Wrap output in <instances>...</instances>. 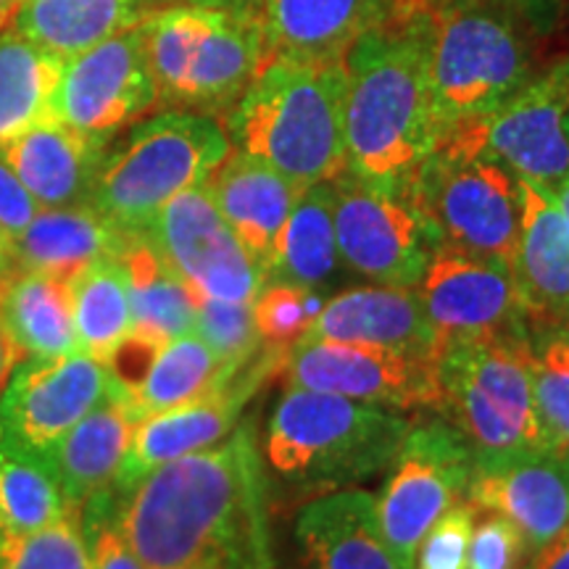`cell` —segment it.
I'll return each instance as SVG.
<instances>
[{
	"instance_id": "1",
	"label": "cell",
	"mask_w": 569,
	"mask_h": 569,
	"mask_svg": "<svg viewBox=\"0 0 569 569\" xmlns=\"http://www.w3.org/2000/svg\"><path fill=\"white\" fill-rule=\"evenodd\" d=\"M111 519L146 569H267L251 432L153 469L111 498Z\"/></svg>"
},
{
	"instance_id": "2",
	"label": "cell",
	"mask_w": 569,
	"mask_h": 569,
	"mask_svg": "<svg viewBox=\"0 0 569 569\" xmlns=\"http://www.w3.org/2000/svg\"><path fill=\"white\" fill-rule=\"evenodd\" d=\"M343 63L346 172L403 193L440 142L419 0H401L393 17L348 48Z\"/></svg>"
},
{
	"instance_id": "3",
	"label": "cell",
	"mask_w": 569,
	"mask_h": 569,
	"mask_svg": "<svg viewBox=\"0 0 569 569\" xmlns=\"http://www.w3.org/2000/svg\"><path fill=\"white\" fill-rule=\"evenodd\" d=\"M343 59L272 56L224 113L234 151L306 190L346 172Z\"/></svg>"
},
{
	"instance_id": "4",
	"label": "cell",
	"mask_w": 569,
	"mask_h": 569,
	"mask_svg": "<svg viewBox=\"0 0 569 569\" xmlns=\"http://www.w3.org/2000/svg\"><path fill=\"white\" fill-rule=\"evenodd\" d=\"M440 140L507 103L536 74V34L480 0H419Z\"/></svg>"
},
{
	"instance_id": "5",
	"label": "cell",
	"mask_w": 569,
	"mask_h": 569,
	"mask_svg": "<svg viewBox=\"0 0 569 569\" xmlns=\"http://www.w3.org/2000/svg\"><path fill=\"white\" fill-rule=\"evenodd\" d=\"M138 30L163 111L224 117L267 61L256 9L163 6Z\"/></svg>"
},
{
	"instance_id": "6",
	"label": "cell",
	"mask_w": 569,
	"mask_h": 569,
	"mask_svg": "<svg viewBox=\"0 0 569 569\" xmlns=\"http://www.w3.org/2000/svg\"><path fill=\"white\" fill-rule=\"evenodd\" d=\"M409 422L353 398L288 388L267 427V461L303 490H340L390 467Z\"/></svg>"
},
{
	"instance_id": "7",
	"label": "cell",
	"mask_w": 569,
	"mask_h": 569,
	"mask_svg": "<svg viewBox=\"0 0 569 569\" xmlns=\"http://www.w3.org/2000/svg\"><path fill=\"white\" fill-rule=\"evenodd\" d=\"M230 153L217 117L167 109L109 142L88 203L122 232L142 234L163 206L203 184Z\"/></svg>"
},
{
	"instance_id": "8",
	"label": "cell",
	"mask_w": 569,
	"mask_h": 569,
	"mask_svg": "<svg viewBox=\"0 0 569 569\" xmlns=\"http://www.w3.org/2000/svg\"><path fill=\"white\" fill-rule=\"evenodd\" d=\"M530 332L446 348L436 359L438 415L465 436L475 457L549 451L532 396Z\"/></svg>"
},
{
	"instance_id": "9",
	"label": "cell",
	"mask_w": 569,
	"mask_h": 569,
	"mask_svg": "<svg viewBox=\"0 0 569 569\" xmlns=\"http://www.w3.org/2000/svg\"><path fill=\"white\" fill-rule=\"evenodd\" d=\"M438 246L515 267L519 246V177L478 148L443 138L403 190Z\"/></svg>"
},
{
	"instance_id": "10",
	"label": "cell",
	"mask_w": 569,
	"mask_h": 569,
	"mask_svg": "<svg viewBox=\"0 0 569 569\" xmlns=\"http://www.w3.org/2000/svg\"><path fill=\"white\" fill-rule=\"evenodd\" d=\"M386 490L377 498V519L386 543L403 569H415L417 549L438 517L467 501L475 451L451 422L425 419L409 425Z\"/></svg>"
},
{
	"instance_id": "11",
	"label": "cell",
	"mask_w": 569,
	"mask_h": 569,
	"mask_svg": "<svg viewBox=\"0 0 569 569\" xmlns=\"http://www.w3.org/2000/svg\"><path fill=\"white\" fill-rule=\"evenodd\" d=\"M446 138L503 161L553 190L569 174V56L536 71L507 103Z\"/></svg>"
},
{
	"instance_id": "12",
	"label": "cell",
	"mask_w": 569,
	"mask_h": 569,
	"mask_svg": "<svg viewBox=\"0 0 569 569\" xmlns=\"http://www.w3.org/2000/svg\"><path fill=\"white\" fill-rule=\"evenodd\" d=\"M336 190L338 256L348 269L377 284L417 288L438 240L403 193L380 190L340 172Z\"/></svg>"
},
{
	"instance_id": "13",
	"label": "cell",
	"mask_w": 569,
	"mask_h": 569,
	"mask_svg": "<svg viewBox=\"0 0 569 569\" xmlns=\"http://www.w3.org/2000/svg\"><path fill=\"white\" fill-rule=\"evenodd\" d=\"M111 393V367L96 356H24L0 390V440L48 459L71 427Z\"/></svg>"
},
{
	"instance_id": "14",
	"label": "cell",
	"mask_w": 569,
	"mask_h": 569,
	"mask_svg": "<svg viewBox=\"0 0 569 569\" xmlns=\"http://www.w3.org/2000/svg\"><path fill=\"white\" fill-rule=\"evenodd\" d=\"M153 109L159 92L138 27L63 61L53 117L84 138L109 146Z\"/></svg>"
},
{
	"instance_id": "15",
	"label": "cell",
	"mask_w": 569,
	"mask_h": 569,
	"mask_svg": "<svg viewBox=\"0 0 569 569\" xmlns=\"http://www.w3.org/2000/svg\"><path fill=\"white\" fill-rule=\"evenodd\" d=\"M142 238L201 298L253 301L267 284L264 269L224 222L203 184L172 198Z\"/></svg>"
},
{
	"instance_id": "16",
	"label": "cell",
	"mask_w": 569,
	"mask_h": 569,
	"mask_svg": "<svg viewBox=\"0 0 569 569\" xmlns=\"http://www.w3.org/2000/svg\"><path fill=\"white\" fill-rule=\"evenodd\" d=\"M417 296L436 336V359L467 340L528 330L511 269L451 246L432 251Z\"/></svg>"
},
{
	"instance_id": "17",
	"label": "cell",
	"mask_w": 569,
	"mask_h": 569,
	"mask_svg": "<svg viewBox=\"0 0 569 569\" xmlns=\"http://www.w3.org/2000/svg\"><path fill=\"white\" fill-rule=\"evenodd\" d=\"M288 348L261 351L251 365H246L224 386L213 388L196 401L182 403V407L140 419L134 425L130 448H127L113 490L124 493L161 465L222 443L238 422L240 411L251 401V396L288 361Z\"/></svg>"
},
{
	"instance_id": "18",
	"label": "cell",
	"mask_w": 569,
	"mask_h": 569,
	"mask_svg": "<svg viewBox=\"0 0 569 569\" xmlns=\"http://www.w3.org/2000/svg\"><path fill=\"white\" fill-rule=\"evenodd\" d=\"M290 388L319 390L390 409H438V372L432 359L382 348L301 340L290 348Z\"/></svg>"
},
{
	"instance_id": "19",
	"label": "cell",
	"mask_w": 569,
	"mask_h": 569,
	"mask_svg": "<svg viewBox=\"0 0 569 569\" xmlns=\"http://www.w3.org/2000/svg\"><path fill=\"white\" fill-rule=\"evenodd\" d=\"M467 501L509 519L530 557L569 525V457L553 451L475 457Z\"/></svg>"
},
{
	"instance_id": "20",
	"label": "cell",
	"mask_w": 569,
	"mask_h": 569,
	"mask_svg": "<svg viewBox=\"0 0 569 569\" xmlns=\"http://www.w3.org/2000/svg\"><path fill=\"white\" fill-rule=\"evenodd\" d=\"M519 246L515 284L530 332L569 322V224L553 193L519 177Z\"/></svg>"
},
{
	"instance_id": "21",
	"label": "cell",
	"mask_w": 569,
	"mask_h": 569,
	"mask_svg": "<svg viewBox=\"0 0 569 569\" xmlns=\"http://www.w3.org/2000/svg\"><path fill=\"white\" fill-rule=\"evenodd\" d=\"M301 340L382 348L436 361V336L417 288H353L330 298ZM298 340V343H301Z\"/></svg>"
},
{
	"instance_id": "22",
	"label": "cell",
	"mask_w": 569,
	"mask_h": 569,
	"mask_svg": "<svg viewBox=\"0 0 569 569\" xmlns=\"http://www.w3.org/2000/svg\"><path fill=\"white\" fill-rule=\"evenodd\" d=\"M301 569H403L386 543L377 498L367 490H330L296 517Z\"/></svg>"
},
{
	"instance_id": "23",
	"label": "cell",
	"mask_w": 569,
	"mask_h": 569,
	"mask_svg": "<svg viewBox=\"0 0 569 569\" xmlns=\"http://www.w3.org/2000/svg\"><path fill=\"white\" fill-rule=\"evenodd\" d=\"M401 0H259L267 59H346L348 48L382 21Z\"/></svg>"
},
{
	"instance_id": "24",
	"label": "cell",
	"mask_w": 569,
	"mask_h": 569,
	"mask_svg": "<svg viewBox=\"0 0 569 569\" xmlns=\"http://www.w3.org/2000/svg\"><path fill=\"white\" fill-rule=\"evenodd\" d=\"M203 188L269 280L280 234L303 190L269 163L240 151L227 156Z\"/></svg>"
},
{
	"instance_id": "25",
	"label": "cell",
	"mask_w": 569,
	"mask_h": 569,
	"mask_svg": "<svg viewBox=\"0 0 569 569\" xmlns=\"http://www.w3.org/2000/svg\"><path fill=\"white\" fill-rule=\"evenodd\" d=\"M106 148L48 117L0 146V156L40 209H63L90 201Z\"/></svg>"
},
{
	"instance_id": "26",
	"label": "cell",
	"mask_w": 569,
	"mask_h": 569,
	"mask_svg": "<svg viewBox=\"0 0 569 569\" xmlns=\"http://www.w3.org/2000/svg\"><path fill=\"white\" fill-rule=\"evenodd\" d=\"M132 234L111 224L90 203L40 209L11 240L13 261L21 269L46 272L69 282L101 259H119Z\"/></svg>"
},
{
	"instance_id": "27",
	"label": "cell",
	"mask_w": 569,
	"mask_h": 569,
	"mask_svg": "<svg viewBox=\"0 0 569 569\" xmlns=\"http://www.w3.org/2000/svg\"><path fill=\"white\" fill-rule=\"evenodd\" d=\"M134 425L138 419L111 393L56 443L48 461L71 507L82 509L113 490Z\"/></svg>"
},
{
	"instance_id": "28",
	"label": "cell",
	"mask_w": 569,
	"mask_h": 569,
	"mask_svg": "<svg viewBox=\"0 0 569 569\" xmlns=\"http://www.w3.org/2000/svg\"><path fill=\"white\" fill-rule=\"evenodd\" d=\"M0 327L21 359L80 351L69 282L53 274L13 267L0 277Z\"/></svg>"
},
{
	"instance_id": "29",
	"label": "cell",
	"mask_w": 569,
	"mask_h": 569,
	"mask_svg": "<svg viewBox=\"0 0 569 569\" xmlns=\"http://www.w3.org/2000/svg\"><path fill=\"white\" fill-rule=\"evenodd\" d=\"M148 11L146 0H24L9 30L67 61L134 30Z\"/></svg>"
},
{
	"instance_id": "30",
	"label": "cell",
	"mask_w": 569,
	"mask_h": 569,
	"mask_svg": "<svg viewBox=\"0 0 569 569\" xmlns=\"http://www.w3.org/2000/svg\"><path fill=\"white\" fill-rule=\"evenodd\" d=\"M238 372L240 369L227 367L196 332H188L156 348L138 380L127 388H113V396L140 422L159 411L196 401Z\"/></svg>"
},
{
	"instance_id": "31",
	"label": "cell",
	"mask_w": 569,
	"mask_h": 569,
	"mask_svg": "<svg viewBox=\"0 0 569 569\" xmlns=\"http://www.w3.org/2000/svg\"><path fill=\"white\" fill-rule=\"evenodd\" d=\"M119 261L130 288L132 338L159 348L167 340L193 332L198 309L196 290L156 253V248L142 234H132Z\"/></svg>"
},
{
	"instance_id": "32",
	"label": "cell",
	"mask_w": 569,
	"mask_h": 569,
	"mask_svg": "<svg viewBox=\"0 0 569 569\" xmlns=\"http://www.w3.org/2000/svg\"><path fill=\"white\" fill-rule=\"evenodd\" d=\"M338 261L336 190L332 180L317 182L298 196L277 243V259L267 282L315 290L336 274Z\"/></svg>"
},
{
	"instance_id": "33",
	"label": "cell",
	"mask_w": 569,
	"mask_h": 569,
	"mask_svg": "<svg viewBox=\"0 0 569 569\" xmlns=\"http://www.w3.org/2000/svg\"><path fill=\"white\" fill-rule=\"evenodd\" d=\"M63 59L24 34L0 30V146L53 117Z\"/></svg>"
},
{
	"instance_id": "34",
	"label": "cell",
	"mask_w": 569,
	"mask_h": 569,
	"mask_svg": "<svg viewBox=\"0 0 569 569\" xmlns=\"http://www.w3.org/2000/svg\"><path fill=\"white\" fill-rule=\"evenodd\" d=\"M71 315L80 351L109 365L132 332L130 288L119 259H101L69 280Z\"/></svg>"
},
{
	"instance_id": "35",
	"label": "cell",
	"mask_w": 569,
	"mask_h": 569,
	"mask_svg": "<svg viewBox=\"0 0 569 569\" xmlns=\"http://www.w3.org/2000/svg\"><path fill=\"white\" fill-rule=\"evenodd\" d=\"M69 509L51 461L0 440V536H30Z\"/></svg>"
},
{
	"instance_id": "36",
	"label": "cell",
	"mask_w": 569,
	"mask_h": 569,
	"mask_svg": "<svg viewBox=\"0 0 569 569\" xmlns=\"http://www.w3.org/2000/svg\"><path fill=\"white\" fill-rule=\"evenodd\" d=\"M0 569H90L82 511L69 509L30 536H0Z\"/></svg>"
},
{
	"instance_id": "37",
	"label": "cell",
	"mask_w": 569,
	"mask_h": 569,
	"mask_svg": "<svg viewBox=\"0 0 569 569\" xmlns=\"http://www.w3.org/2000/svg\"><path fill=\"white\" fill-rule=\"evenodd\" d=\"M532 396L546 448L569 457V361L549 338L530 336Z\"/></svg>"
},
{
	"instance_id": "38",
	"label": "cell",
	"mask_w": 569,
	"mask_h": 569,
	"mask_svg": "<svg viewBox=\"0 0 569 569\" xmlns=\"http://www.w3.org/2000/svg\"><path fill=\"white\" fill-rule=\"evenodd\" d=\"M193 332L227 367L243 369L261 353L251 301H222L198 296Z\"/></svg>"
},
{
	"instance_id": "39",
	"label": "cell",
	"mask_w": 569,
	"mask_h": 569,
	"mask_svg": "<svg viewBox=\"0 0 569 569\" xmlns=\"http://www.w3.org/2000/svg\"><path fill=\"white\" fill-rule=\"evenodd\" d=\"M253 322L261 343L269 348H293L322 309L315 290L298 284L267 282L251 301Z\"/></svg>"
},
{
	"instance_id": "40",
	"label": "cell",
	"mask_w": 569,
	"mask_h": 569,
	"mask_svg": "<svg viewBox=\"0 0 569 569\" xmlns=\"http://www.w3.org/2000/svg\"><path fill=\"white\" fill-rule=\"evenodd\" d=\"M475 515L478 509L469 501H459L443 511L419 543L415 569H467Z\"/></svg>"
},
{
	"instance_id": "41",
	"label": "cell",
	"mask_w": 569,
	"mask_h": 569,
	"mask_svg": "<svg viewBox=\"0 0 569 569\" xmlns=\"http://www.w3.org/2000/svg\"><path fill=\"white\" fill-rule=\"evenodd\" d=\"M82 528L90 546V569H146L111 519V490L84 503Z\"/></svg>"
},
{
	"instance_id": "42",
	"label": "cell",
	"mask_w": 569,
	"mask_h": 569,
	"mask_svg": "<svg viewBox=\"0 0 569 569\" xmlns=\"http://www.w3.org/2000/svg\"><path fill=\"white\" fill-rule=\"evenodd\" d=\"M525 559L528 546L509 519L493 515L472 530L467 569H519Z\"/></svg>"
},
{
	"instance_id": "43",
	"label": "cell",
	"mask_w": 569,
	"mask_h": 569,
	"mask_svg": "<svg viewBox=\"0 0 569 569\" xmlns=\"http://www.w3.org/2000/svg\"><path fill=\"white\" fill-rule=\"evenodd\" d=\"M38 211V201H34L30 190L21 184L19 177L13 174V169L0 156V232L13 240L32 222Z\"/></svg>"
},
{
	"instance_id": "44",
	"label": "cell",
	"mask_w": 569,
	"mask_h": 569,
	"mask_svg": "<svg viewBox=\"0 0 569 569\" xmlns=\"http://www.w3.org/2000/svg\"><path fill=\"white\" fill-rule=\"evenodd\" d=\"M480 3L498 6V9L511 13L536 38H549L557 32L569 9V0H480Z\"/></svg>"
},
{
	"instance_id": "45",
	"label": "cell",
	"mask_w": 569,
	"mask_h": 569,
	"mask_svg": "<svg viewBox=\"0 0 569 569\" xmlns=\"http://www.w3.org/2000/svg\"><path fill=\"white\" fill-rule=\"evenodd\" d=\"M519 569H569V525L543 549L530 553Z\"/></svg>"
},
{
	"instance_id": "46",
	"label": "cell",
	"mask_w": 569,
	"mask_h": 569,
	"mask_svg": "<svg viewBox=\"0 0 569 569\" xmlns=\"http://www.w3.org/2000/svg\"><path fill=\"white\" fill-rule=\"evenodd\" d=\"M151 9H163V6H198V9H230L246 11L256 9L259 0H146Z\"/></svg>"
},
{
	"instance_id": "47",
	"label": "cell",
	"mask_w": 569,
	"mask_h": 569,
	"mask_svg": "<svg viewBox=\"0 0 569 569\" xmlns=\"http://www.w3.org/2000/svg\"><path fill=\"white\" fill-rule=\"evenodd\" d=\"M19 361H21L19 348L11 343V338L6 336V330L0 327V390H3L6 380H9V375L13 372V367H17Z\"/></svg>"
},
{
	"instance_id": "48",
	"label": "cell",
	"mask_w": 569,
	"mask_h": 569,
	"mask_svg": "<svg viewBox=\"0 0 569 569\" xmlns=\"http://www.w3.org/2000/svg\"><path fill=\"white\" fill-rule=\"evenodd\" d=\"M530 336H543V338H549L551 343L557 346L559 351L565 353V359L569 361V322H565V325H557V327H549V330L530 332Z\"/></svg>"
},
{
	"instance_id": "49",
	"label": "cell",
	"mask_w": 569,
	"mask_h": 569,
	"mask_svg": "<svg viewBox=\"0 0 569 569\" xmlns=\"http://www.w3.org/2000/svg\"><path fill=\"white\" fill-rule=\"evenodd\" d=\"M17 267V261H13V248H11V240L6 238L3 232H0V277H3L9 269Z\"/></svg>"
},
{
	"instance_id": "50",
	"label": "cell",
	"mask_w": 569,
	"mask_h": 569,
	"mask_svg": "<svg viewBox=\"0 0 569 569\" xmlns=\"http://www.w3.org/2000/svg\"><path fill=\"white\" fill-rule=\"evenodd\" d=\"M551 193H553V201H557V206H559V211L565 213V219L569 224V174L557 184V188L551 190Z\"/></svg>"
},
{
	"instance_id": "51",
	"label": "cell",
	"mask_w": 569,
	"mask_h": 569,
	"mask_svg": "<svg viewBox=\"0 0 569 569\" xmlns=\"http://www.w3.org/2000/svg\"><path fill=\"white\" fill-rule=\"evenodd\" d=\"M21 3H24V0H0V30H9Z\"/></svg>"
}]
</instances>
